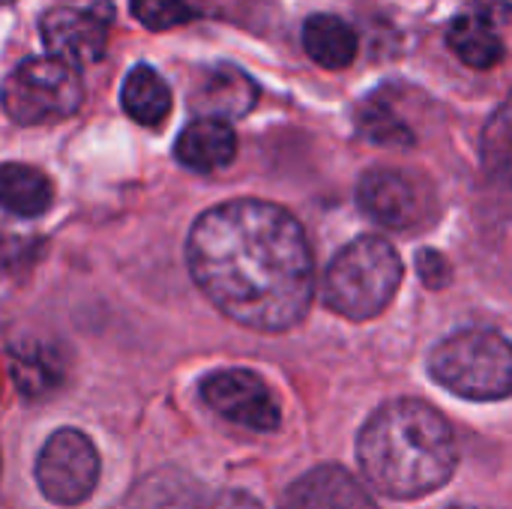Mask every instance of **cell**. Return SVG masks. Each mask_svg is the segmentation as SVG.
Masks as SVG:
<instances>
[{
	"label": "cell",
	"mask_w": 512,
	"mask_h": 509,
	"mask_svg": "<svg viewBox=\"0 0 512 509\" xmlns=\"http://www.w3.org/2000/svg\"><path fill=\"white\" fill-rule=\"evenodd\" d=\"M360 210L384 228H411L420 219V189L417 183L390 168L369 171L357 186Z\"/></svg>",
	"instance_id": "9c48e42d"
},
{
	"label": "cell",
	"mask_w": 512,
	"mask_h": 509,
	"mask_svg": "<svg viewBox=\"0 0 512 509\" xmlns=\"http://www.w3.org/2000/svg\"><path fill=\"white\" fill-rule=\"evenodd\" d=\"M447 42L453 54L474 69H492L504 57V42L498 39L495 27L480 15H459L447 30Z\"/></svg>",
	"instance_id": "2e32d148"
},
{
	"label": "cell",
	"mask_w": 512,
	"mask_h": 509,
	"mask_svg": "<svg viewBox=\"0 0 512 509\" xmlns=\"http://www.w3.org/2000/svg\"><path fill=\"white\" fill-rule=\"evenodd\" d=\"M132 15L150 30H171L192 18L186 0H132Z\"/></svg>",
	"instance_id": "d6986e66"
},
{
	"label": "cell",
	"mask_w": 512,
	"mask_h": 509,
	"mask_svg": "<svg viewBox=\"0 0 512 509\" xmlns=\"http://www.w3.org/2000/svg\"><path fill=\"white\" fill-rule=\"evenodd\" d=\"M402 285V261L384 237H357L324 273V303L342 318H378Z\"/></svg>",
	"instance_id": "3957f363"
},
{
	"label": "cell",
	"mask_w": 512,
	"mask_h": 509,
	"mask_svg": "<svg viewBox=\"0 0 512 509\" xmlns=\"http://www.w3.org/2000/svg\"><path fill=\"white\" fill-rule=\"evenodd\" d=\"M51 195V180L42 171L18 162L0 165V210L21 219H33L51 207Z\"/></svg>",
	"instance_id": "4fadbf2b"
},
{
	"label": "cell",
	"mask_w": 512,
	"mask_h": 509,
	"mask_svg": "<svg viewBox=\"0 0 512 509\" xmlns=\"http://www.w3.org/2000/svg\"><path fill=\"white\" fill-rule=\"evenodd\" d=\"M483 165L495 183L512 186V93L483 132Z\"/></svg>",
	"instance_id": "e0dca14e"
},
{
	"label": "cell",
	"mask_w": 512,
	"mask_h": 509,
	"mask_svg": "<svg viewBox=\"0 0 512 509\" xmlns=\"http://www.w3.org/2000/svg\"><path fill=\"white\" fill-rule=\"evenodd\" d=\"M39 492L60 507H78L99 483L96 447L78 429H57L36 459Z\"/></svg>",
	"instance_id": "8992f818"
},
{
	"label": "cell",
	"mask_w": 512,
	"mask_h": 509,
	"mask_svg": "<svg viewBox=\"0 0 512 509\" xmlns=\"http://www.w3.org/2000/svg\"><path fill=\"white\" fill-rule=\"evenodd\" d=\"M357 456L366 480L399 501L438 492L459 462L450 423L417 399L384 405L360 432Z\"/></svg>",
	"instance_id": "7a4b0ae2"
},
{
	"label": "cell",
	"mask_w": 512,
	"mask_h": 509,
	"mask_svg": "<svg viewBox=\"0 0 512 509\" xmlns=\"http://www.w3.org/2000/svg\"><path fill=\"white\" fill-rule=\"evenodd\" d=\"M42 42L51 57L78 69L102 57L108 27L102 15L87 9H51L42 18Z\"/></svg>",
	"instance_id": "ba28073f"
},
{
	"label": "cell",
	"mask_w": 512,
	"mask_h": 509,
	"mask_svg": "<svg viewBox=\"0 0 512 509\" xmlns=\"http://www.w3.org/2000/svg\"><path fill=\"white\" fill-rule=\"evenodd\" d=\"M279 509H375V504L345 468L324 465L300 477L285 492Z\"/></svg>",
	"instance_id": "30bf717a"
},
{
	"label": "cell",
	"mask_w": 512,
	"mask_h": 509,
	"mask_svg": "<svg viewBox=\"0 0 512 509\" xmlns=\"http://www.w3.org/2000/svg\"><path fill=\"white\" fill-rule=\"evenodd\" d=\"M258 99V87L249 75H243L234 66H219L207 75L201 84L195 105L207 111L204 117L225 120V117H243Z\"/></svg>",
	"instance_id": "7c38bea8"
},
{
	"label": "cell",
	"mask_w": 512,
	"mask_h": 509,
	"mask_svg": "<svg viewBox=\"0 0 512 509\" xmlns=\"http://www.w3.org/2000/svg\"><path fill=\"white\" fill-rule=\"evenodd\" d=\"M81 99L84 84L78 69L51 54L24 60L6 75L0 87V102L6 114L24 126L66 120L78 111Z\"/></svg>",
	"instance_id": "5b68a950"
},
{
	"label": "cell",
	"mask_w": 512,
	"mask_h": 509,
	"mask_svg": "<svg viewBox=\"0 0 512 509\" xmlns=\"http://www.w3.org/2000/svg\"><path fill=\"white\" fill-rule=\"evenodd\" d=\"M303 45L324 69H345L357 57V33L336 15H312L303 27Z\"/></svg>",
	"instance_id": "5bb4252c"
},
{
	"label": "cell",
	"mask_w": 512,
	"mask_h": 509,
	"mask_svg": "<svg viewBox=\"0 0 512 509\" xmlns=\"http://www.w3.org/2000/svg\"><path fill=\"white\" fill-rule=\"evenodd\" d=\"M174 153H177L180 165H186L192 171H216V168L231 165V159L237 153V135L225 120L198 117L195 123H189L180 132Z\"/></svg>",
	"instance_id": "8fae6325"
},
{
	"label": "cell",
	"mask_w": 512,
	"mask_h": 509,
	"mask_svg": "<svg viewBox=\"0 0 512 509\" xmlns=\"http://www.w3.org/2000/svg\"><path fill=\"white\" fill-rule=\"evenodd\" d=\"M453 509H465V507H453Z\"/></svg>",
	"instance_id": "44dd1931"
},
{
	"label": "cell",
	"mask_w": 512,
	"mask_h": 509,
	"mask_svg": "<svg viewBox=\"0 0 512 509\" xmlns=\"http://www.w3.org/2000/svg\"><path fill=\"white\" fill-rule=\"evenodd\" d=\"M123 108L141 126H156L171 111V90L153 66H135L123 81Z\"/></svg>",
	"instance_id": "9a60e30c"
},
{
	"label": "cell",
	"mask_w": 512,
	"mask_h": 509,
	"mask_svg": "<svg viewBox=\"0 0 512 509\" xmlns=\"http://www.w3.org/2000/svg\"><path fill=\"white\" fill-rule=\"evenodd\" d=\"M0 3H12V0H0Z\"/></svg>",
	"instance_id": "ffe728a7"
},
{
	"label": "cell",
	"mask_w": 512,
	"mask_h": 509,
	"mask_svg": "<svg viewBox=\"0 0 512 509\" xmlns=\"http://www.w3.org/2000/svg\"><path fill=\"white\" fill-rule=\"evenodd\" d=\"M201 396L219 417H225L243 429L273 432L282 420L270 387L249 369L213 372L201 384Z\"/></svg>",
	"instance_id": "52a82bcc"
},
{
	"label": "cell",
	"mask_w": 512,
	"mask_h": 509,
	"mask_svg": "<svg viewBox=\"0 0 512 509\" xmlns=\"http://www.w3.org/2000/svg\"><path fill=\"white\" fill-rule=\"evenodd\" d=\"M186 261L207 300L249 330H291L315 294L306 231L270 201L240 198L207 210L189 231Z\"/></svg>",
	"instance_id": "6da1fadb"
},
{
	"label": "cell",
	"mask_w": 512,
	"mask_h": 509,
	"mask_svg": "<svg viewBox=\"0 0 512 509\" xmlns=\"http://www.w3.org/2000/svg\"><path fill=\"white\" fill-rule=\"evenodd\" d=\"M432 378L474 402L512 396V345L495 330H465L444 339L429 360Z\"/></svg>",
	"instance_id": "277c9868"
},
{
	"label": "cell",
	"mask_w": 512,
	"mask_h": 509,
	"mask_svg": "<svg viewBox=\"0 0 512 509\" xmlns=\"http://www.w3.org/2000/svg\"><path fill=\"white\" fill-rule=\"evenodd\" d=\"M357 120H360L363 135H366V138H372V141H378V144H387V147H405V144H411V141H414L411 129H408V126H405V123H402L390 108H384V105H378V102H366Z\"/></svg>",
	"instance_id": "ac0fdd59"
}]
</instances>
